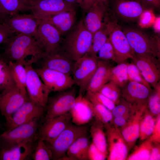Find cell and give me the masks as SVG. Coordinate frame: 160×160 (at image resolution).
Segmentation results:
<instances>
[{"instance_id": "1", "label": "cell", "mask_w": 160, "mask_h": 160, "mask_svg": "<svg viewBox=\"0 0 160 160\" xmlns=\"http://www.w3.org/2000/svg\"><path fill=\"white\" fill-rule=\"evenodd\" d=\"M4 56L9 62L17 61L33 64L41 59L44 53L33 36L15 34L4 43Z\"/></svg>"}, {"instance_id": "2", "label": "cell", "mask_w": 160, "mask_h": 160, "mask_svg": "<svg viewBox=\"0 0 160 160\" xmlns=\"http://www.w3.org/2000/svg\"><path fill=\"white\" fill-rule=\"evenodd\" d=\"M93 36L81 20L63 39L59 50L75 62L88 52L92 44Z\"/></svg>"}, {"instance_id": "3", "label": "cell", "mask_w": 160, "mask_h": 160, "mask_svg": "<svg viewBox=\"0 0 160 160\" xmlns=\"http://www.w3.org/2000/svg\"><path fill=\"white\" fill-rule=\"evenodd\" d=\"M135 56L149 55L160 60L159 39L148 35L140 29L132 27L122 28Z\"/></svg>"}, {"instance_id": "4", "label": "cell", "mask_w": 160, "mask_h": 160, "mask_svg": "<svg viewBox=\"0 0 160 160\" xmlns=\"http://www.w3.org/2000/svg\"><path fill=\"white\" fill-rule=\"evenodd\" d=\"M44 118L32 121L0 133V149L38 140L39 128Z\"/></svg>"}, {"instance_id": "5", "label": "cell", "mask_w": 160, "mask_h": 160, "mask_svg": "<svg viewBox=\"0 0 160 160\" xmlns=\"http://www.w3.org/2000/svg\"><path fill=\"white\" fill-rule=\"evenodd\" d=\"M88 130L85 125L78 126L70 123L52 143H46L52 152V159L61 160L65 156L68 149L75 140L87 135Z\"/></svg>"}, {"instance_id": "6", "label": "cell", "mask_w": 160, "mask_h": 160, "mask_svg": "<svg viewBox=\"0 0 160 160\" xmlns=\"http://www.w3.org/2000/svg\"><path fill=\"white\" fill-rule=\"evenodd\" d=\"M76 95V89L72 87L49 97L44 119L53 118L69 112L74 104Z\"/></svg>"}, {"instance_id": "7", "label": "cell", "mask_w": 160, "mask_h": 160, "mask_svg": "<svg viewBox=\"0 0 160 160\" xmlns=\"http://www.w3.org/2000/svg\"><path fill=\"white\" fill-rule=\"evenodd\" d=\"M62 36L53 25L41 20L33 36L44 54H49L59 50L63 39Z\"/></svg>"}, {"instance_id": "8", "label": "cell", "mask_w": 160, "mask_h": 160, "mask_svg": "<svg viewBox=\"0 0 160 160\" xmlns=\"http://www.w3.org/2000/svg\"><path fill=\"white\" fill-rule=\"evenodd\" d=\"M28 99L27 92L16 85L2 90L0 93V112L5 121H8Z\"/></svg>"}, {"instance_id": "9", "label": "cell", "mask_w": 160, "mask_h": 160, "mask_svg": "<svg viewBox=\"0 0 160 160\" xmlns=\"http://www.w3.org/2000/svg\"><path fill=\"white\" fill-rule=\"evenodd\" d=\"M97 58L86 54L75 61L72 75L75 84L79 87V93L83 94L97 66Z\"/></svg>"}, {"instance_id": "10", "label": "cell", "mask_w": 160, "mask_h": 160, "mask_svg": "<svg viewBox=\"0 0 160 160\" xmlns=\"http://www.w3.org/2000/svg\"><path fill=\"white\" fill-rule=\"evenodd\" d=\"M45 108L29 99L6 121L5 131L32 121L44 118Z\"/></svg>"}, {"instance_id": "11", "label": "cell", "mask_w": 160, "mask_h": 160, "mask_svg": "<svg viewBox=\"0 0 160 160\" xmlns=\"http://www.w3.org/2000/svg\"><path fill=\"white\" fill-rule=\"evenodd\" d=\"M109 24L108 38L114 51L115 62L118 64L132 59L135 55L121 27L116 22L110 21Z\"/></svg>"}, {"instance_id": "12", "label": "cell", "mask_w": 160, "mask_h": 160, "mask_svg": "<svg viewBox=\"0 0 160 160\" xmlns=\"http://www.w3.org/2000/svg\"><path fill=\"white\" fill-rule=\"evenodd\" d=\"M24 65L27 71L26 88L29 98L45 108L51 92L41 81L32 64Z\"/></svg>"}, {"instance_id": "13", "label": "cell", "mask_w": 160, "mask_h": 160, "mask_svg": "<svg viewBox=\"0 0 160 160\" xmlns=\"http://www.w3.org/2000/svg\"><path fill=\"white\" fill-rule=\"evenodd\" d=\"M144 9L138 0H110L108 5L116 18L128 23L138 20Z\"/></svg>"}, {"instance_id": "14", "label": "cell", "mask_w": 160, "mask_h": 160, "mask_svg": "<svg viewBox=\"0 0 160 160\" xmlns=\"http://www.w3.org/2000/svg\"><path fill=\"white\" fill-rule=\"evenodd\" d=\"M107 145L108 160H125L129 150L122 134L121 129L109 125L104 126Z\"/></svg>"}, {"instance_id": "15", "label": "cell", "mask_w": 160, "mask_h": 160, "mask_svg": "<svg viewBox=\"0 0 160 160\" xmlns=\"http://www.w3.org/2000/svg\"><path fill=\"white\" fill-rule=\"evenodd\" d=\"M71 122L70 112L53 118H44L39 128L38 139L52 143Z\"/></svg>"}, {"instance_id": "16", "label": "cell", "mask_w": 160, "mask_h": 160, "mask_svg": "<svg viewBox=\"0 0 160 160\" xmlns=\"http://www.w3.org/2000/svg\"><path fill=\"white\" fill-rule=\"evenodd\" d=\"M41 21L32 13H19L10 16L2 23L15 34L33 36Z\"/></svg>"}, {"instance_id": "17", "label": "cell", "mask_w": 160, "mask_h": 160, "mask_svg": "<svg viewBox=\"0 0 160 160\" xmlns=\"http://www.w3.org/2000/svg\"><path fill=\"white\" fill-rule=\"evenodd\" d=\"M35 69L51 92L66 90L72 88L75 84L73 78L70 75L43 67Z\"/></svg>"}, {"instance_id": "18", "label": "cell", "mask_w": 160, "mask_h": 160, "mask_svg": "<svg viewBox=\"0 0 160 160\" xmlns=\"http://www.w3.org/2000/svg\"><path fill=\"white\" fill-rule=\"evenodd\" d=\"M75 6L64 0H33L30 10L42 20L62 12L75 9Z\"/></svg>"}, {"instance_id": "19", "label": "cell", "mask_w": 160, "mask_h": 160, "mask_svg": "<svg viewBox=\"0 0 160 160\" xmlns=\"http://www.w3.org/2000/svg\"><path fill=\"white\" fill-rule=\"evenodd\" d=\"M147 104L134 105L127 122L121 129L129 150L138 138L140 125Z\"/></svg>"}, {"instance_id": "20", "label": "cell", "mask_w": 160, "mask_h": 160, "mask_svg": "<svg viewBox=\"0 0 160 160\" xmlns=\"http://www.w3.org/2000/svg\"><path fill=\"white\" fill-rule=\"evenodd\" d=\"M132 60L145 80L155 88L160 78V60L149 55L135 56Z\"/></svg>"}, {"instance_id": "21", "label": "cell", "mask_w": 160, "mask_h": 160, "mask_svg": "<svg viewBox=\"0 0 160 160\" xmlns=\"http://www.w3.org/2000/svg\"><path fill=\"white\" fill-rule=\"evenodd\" d=\"M108 11V6L96 1L87 12L83 22L87 29L93 34L104 27L109 21Z\"/></svg>"}, {"instance_id": "22", "label": "cell", "mask_w": 160, "mask_h": 160, "mask_svg": "<svg viewBox=\"0 0 160 160\" xmlns=\"http://www.w3.org/2000/svg\"><path fill=\"white\" fill-rule=\"evenodd\" d=\"M121 89V97L132 105L147 104L152 89L141 83L128 81Z\"/></svg>"}, {"instance_id": "23", "label": "cell", "mask_w": 160, "mask_h": 160, "mask_svg": "<svg viewBox=\"0 0 160 160\" xmlns=\"http://www.w3.org/2000/svg\"><path fill=\"white\" fill-rule=\"evenodd\" d=\"M70 113L71 122L78 126L85 125L94 117L92 103L81 93L76 97L74 104Z\"/></svg>"}, {"instance_id": "24", "label": "cell", "mask_w": 160, "mask_h": 160, "mask_svg": "<svg viewBox=\"0 0 160 160\" xmlns=\"http://www.w3.org/2000/svg\"><path fill=\"white\" fill-rule=\"evenodd\" d=\"M41 59L42 67L54 70L70 76L72 75L75 62L60 50L51 54H44Z\"/></svg>"}, {"instance_id": "25", "label": "cell", "mask_w": 160, "mask_h": 160, "mask_svg": "<svg viewBox=\"0 0 160 160\" xmlns=\"http://www.w3.org/2000/svg\"><path fill=\"white\" fill-rule=\"evenodd\" d=\"M38 140L22 143L8 148L0 149V160L32 159Z\"/></svg>"}, {"instance_id": "26", "label": "cell", "mask_w": 160, "mask_h": 160, "mask_svg": "<svg viewBox=\"0 0 160 160\" xmlns=\"http://www.w3.org/2000/svg\"><path fill=\"white\" fill-rule=\"evenodd\" d=\"M112 67L107 61L98 60L97 68L87 88V93L98 92L109 81Z\"/></svg>"}, {"instance_id": "27", "label": "cell", "mask_w": 160, "mask_h": 160, "mask_svg": "<svg viewBox=\"0 0 160 160\" xmlns=\"http://www.w3.org/2000/svg\"><path fill=\"white\" fill-rule=\"evenodd\" d=\"M76 20V12L74 9L61 12L42 20L53 25L62 36L73 28Z\"/></svg>"}, {"instance_id": "28", "label": "cell", "mask_w": 160, "mask_h": 160, "mask_svg": "<svg viewBox=\"0 0 160 160\" xmlns=\"http://www.w3.org/2000/svg\"><path fill=\"white\" fill-rule=\"evenodd\" d=\"M87 135L77 139L68 149L63 160H88L90 144Z\"/></svg>"}, {"instance_id": "29", "label": "cell", "mask_w": 160, "mask_h": 160, "mask_svg": "<svg viewBox=\"0 0 160 160\" xmlns=\"http://www.w3.org/2000/svg\"><path fill=\"white\" fill-rule=\"evenodd\" d=\"M30 10V7L20 0H0V23L11 15Z\"/></svg>"}, {"instance_id": "30", "label": "cell", "mask_w": 160, "mask_h": 160, "mask_svg": "<svg viewBox=\"0 0 160 160\" xmlns=\"http://www.w3.org/2000/svg\"><path fill=\"white\" fill-rule=\"evenodd\" d=\"M104 126L100 122L96 121L89 129L92 143L102 153L107 156L108 145Z\"/></svg>"}, {"instance_id": "31", "label": "cell", "mask_w": 160, "mask_h": 160, "mask_svg": "<svg viewBox=\"0 0 160 160\" xmlns=\"http://www.w3.org/2000/svg\"><path fill=\"white\" fill-rule=\"evenodd\" d=\"M8 64L16 86L22 90L27 92L26 83L27 73L24 65L17 61H9Z\"/></svg>"}, {"instance_id": "32", "label": "cell", "mask_w": 160, "mask_h": 160, "mask_svg": "<svg viewBox=\"0 0 160 160\" xmlns=\"http://www.w3.org/2000/svg\"><path fill=\"white\" fill-rule=\"evenodd\" d=\"M109 21L104 27L93 34L92 44L87 54L96 57L99 50L108 38L109 31Z\"/></svg>"}, {"instance_id": "33", "label": "cell", "mask_w": 160, "mask_h": 160, "mask_svg": "<svg viewBox=\"0 0 160 160\" xmlns=\"http://www.w3.org/2000/svg\"><path fill=\"white\" fill-rule=\"evenodd\" d=\"M147 108L141 121L138 138L143 141L151 135L153 130L156 120Z\"/></svg>"}, {"instance_id": "34", "label": "cell", "mask_w": 160, "mask_h": 160, "mask_svg": "<svg viewBox=\"0 0 160 160\" xmlns=\"http://www.w3.org/2000/svg\"><path fill=\"white\" fill-rule=\"evenodd\" d=\"M126 61L118 64L112 67L109 81L116 84L121 88L125 86L128 81Z\"/></svg>"}, {"instance_id": "35", "label": "cell", "mask_w": 160, "mask_h": 160, "mask_svg": "<svg viewBox=\"0 0 160 160\" xmlns=\"http://www.w3.org/2000/svg\"><path fill=\"white\" fill-rule=\"evenodd\" d=\"M15 85L8 61L4 55H0V90Z\"/></svg>"}, {"instance_id": "36", "label": "cell", "mask_w": 160, "mask_h": 160, "mask_svg": "<svg viewBox=\"0 0 160 160\" xmlns=\"http://www.w3.org/2000/svg\"><path fill=\"white\" fill-rule=\"evenodd\" d=\"M143 141L135 148L132 152L127 156L126 160H149L151 152L154 143L148 138Z\"/></svg>"}, {"instance_id": "37", "label": "cell", "mask_w": 160, "mask_h": 160, "mask_svg": "<svg viewBox=\"0 0 160 160\" xmlns=\"http://www.w3.org/2000/svg\"><path fill=\"white\" fill-rule=\"evenodd\" d=\"M91 103L93 106V116L96 121L103 124L104 126L110 125L113 118L111 111L100 103Z\"/></svg>"}, {"instance_id": "38", "label": "cell", "mask_w": 160, "mask_h": 160, "mask_svg": "<svg viewBox=\"0 0 160 160\" xmlns=\"http://www.w3.org/2000/svg\"><path fill=\"white\" fill-rule=\"evenodd\" d=\"M34 160H50L52 159V151L43 140L38 139L32 156Z\"/></svg>"}, {"instance_id": "39", "label": "cell", "mask_w": 160, "mask_h": 160, "mask_svg": "<svg viewBox=\"0 0 160 160\" xmlns=\"http://www.w3.org/2000/svg\"><path fill=\"white\" fill-rule=\"evenodd\" d=\"M147 108L153 116H157L160 113V84L159 81L152 90L148 100Z\"/></svg>"}, {"instance_id": "40", "label": "cell", "mask_w": 160, "mask_h": 160, "mask_svg": "<svg viewBox=\"0 0 160 160\" xmlns=\"http://www.w3.org/2000/svg\"><path fill=\"white\" fill-rule=\"evenodd\" d=\"M98 92L112 101L116 105L121 98V88L111 81L105 84Z\"/></svg>"}, {"instance_id": "41", "label": "cell", "mask_w": 160, "mask_h": 160, "mask_svg": "<svg viewBox=\"0 0 160 160\" xmlns=\"http://www.w3.org/2000/svg\"><path fill=\"white\" fill-rule=\"evenodd\" d=\"M127 74L128 81L141 83L152 89L150 85L144 78L139 69L133 62L128 63Z\"/></svg>"}, {"instance_id": "42", "label": "cell", "mask_w": 160, "mask_h": 160, "mask_svg": "<svg viewBox=\"0 0 160 160\" xmlns=\"http://www.w3.org/2000/svg\"><path fill=\"white\" fill-rule=\"evenodd\" d=\"M96 58L98 60H112L115 62V54L113 47L108 38L107 41L99 50Z\"/></svg>"}, {"instance_id": "43", "label": "cell", "mask_w": 160, "mask_h": 160, "mask_svg": "<svg viewBox=\"0 0 160 160\" xmlns=\"http://www.w3.org/2000/svg\"><path fill=\"white\" fill-rule=\"evenodd\" d=\"M132 105L121 98L119 102L111 111L113 116H129L134 107Z\"/></svg>"}, {"instance_id": "44", "label": "cell", "mask_w": 160, "mask_h": 160, "mask_svg": "<svg viewBox=\"0 0 160 160\" xmlns=\"http://www.w3.org/2000/svg\"><path fill=\"white\" fill-rule=\"evenodd\" d=\"M86 97L91 103H100L111 111L116 105L112 101L99 92L94 93H87Z\"/></svg>"}, {"instance_id": "45", "label": "cell", "mask_w": 160, "mask_h": 160, "mask_svg": "<svg viewBox=\"0 0 160 160\" xmlns=\"http://www.w3.org/2000/svg\"><path fill=\"white\" fill-rule=\"evenodd\" d=\"M153 10L144 9L140 15L138 20L139 24L142 28L147 27L153 23L155 18L153 12Z\"/></svg>"}, {"instance_id": "46", "label": "cell", "mask_w": 160, "mask_h": 160, "mask_svg": "<svg viewBox=\"0 0 160 160\" xmlns=\"http://www.w3.org/2000/svg\"><path fill=\"white\" fill-rule=\"evenodd\" d=\"M107 157L92 142L90 144L88 151L89 160H104Z\"/></svg>"}, {"instance_id": "47", "label": "cell", "mask_w": 160, "mask_h": 160, "mask_svg": "<svg viewBox=\"0 0 160 160\" xmlns=\"http://www.w3.org/2000/svg\"><path fill=\"white\" fill-rule=\"evenodd\" d=\"M154 144H159L160 142V115L157 116L155 125L152 133L148 138Z\"/></svg>"}, {"instance_id": "48", "label": "cell", "mask_w": 160, "mask_h": 160, "mask_svg": "<svg viewBox=\"0 0 160 160\" xmlns=\"http://www.w3.org/2000/svg\"><path fill=\"white\" fill-rule=\"evenodd\" d=\"M15 34L0 23V44L4 43L8 39Z\"/></svg>"}, {"instance_id": "49", "label": "cell", "mask_w": 160, "mask_h": 160, "mask_svg": "<svg viewBox=\"0 0 160 160\" xmlns=\"http://www.w3.org/2000/svg\"><path fill=\"white\" fill-rule=\"evenodd\" d=\"M145 9H159L160 7V0H138Z\"/></svg>"}, {"instance_id": "50", "label": "cell", "mask_w": 160, "mask_h": 160, "mask_svg": "<svg viewBox=\"0 0 160 160\" xmlns=\"http://www.w3.org/2000/svg\"><path fill=\"white\" fill-rule=\"evenodd\" d=\"M160 159V147L159 144H154L152 149L149 160Z\"/></svg>"}, {"instance_id": "51", "label": "cell", "mask_w": 160, "mask_h": 160, "mask_svg": "<svg viewBox=\"0 0 160 160\" xmlns=\"http://www.w3.org/2000/svg\"><path fill=\"white\" fill-rule=\"evenodd\" d=\"M97 0H79V6L84 12L86 13Z\"/></svg>"}, {"instance_id": "52", "label": "cell", "mask_w": 160, "mask_h": 160, "mask_svg": "<svg viewBox=\"0 0 160 160\" xmlns=\"http://www.w3.org/2000/svg\"><path fill=\"white\" fill-rule=\"evenodd\" d=\"M129 116H121L114 117L113 122L115 126L119 128H122L126 124Z\"/></svg>"}, {"instance_id": "53", "label": "cell", "mask_w": 160, "mask_h": 160, "mask_svg": "<svg viewBox=\"0 0 160 160\" xmlns=\"http://www.w3.org/2000/svg\"><path fill=\"white\" fill-rule=\"evenodd\" d=\"M153 28L156 32L160 33V17L156 18L153 23Z\"/></svg>"}, {"instance_id": "54", "label": "cell", "mask_w": 160, "mask_h": 160, "mask_svg": "<svg viewBox=\"0 0 160 160\" xmlns=\"http://www.w3.org/2000/svg\"><path fill=\"white\" fill-rule=\"evenodd\" d=\"M24 4L29 7L31 6L33 0H20Z\"/></svg>"}, {"instance_id": "55", "label": "cell", "mask_w": 160, "mask_h": 160, "mask_svg": "<svg viewBox=\"0 0 160 160\" xmlns=\"http://www.w3.org/2000/svg\"><path fill=\"white\" fill-rule=\"evenodd\" d=\"M66 1L71 4L75 5L78 4L79 5V0H64Z\"/></svg>"}, {"instance_id": "56", "label": "cell", "mask_w": 160, "mask_h": 160, "mask_svg": "<svg viewBox=\"0 0 160 160\" xmlns=\"http://www.w3.org/2000/svg\"><path fill=\"white\" fill-rule=\"evenodd\" d=\"M110 0H97L96 1L108 6Z\"/></svg>"}, {"instance_id": "57", "label": "cell", "mask_w": 160, "mask_h": 160, "mask_svg": "<svg viewBox=\"0 0 160 160\" xmlns=\"http://www.w3.org/2000/svg\"><path fill=\"white\" fill-rule=\"evenodd\" d=\"M2 125L0 120V133H1V131L2 129Z\"/></svg>"}]
</instances>
